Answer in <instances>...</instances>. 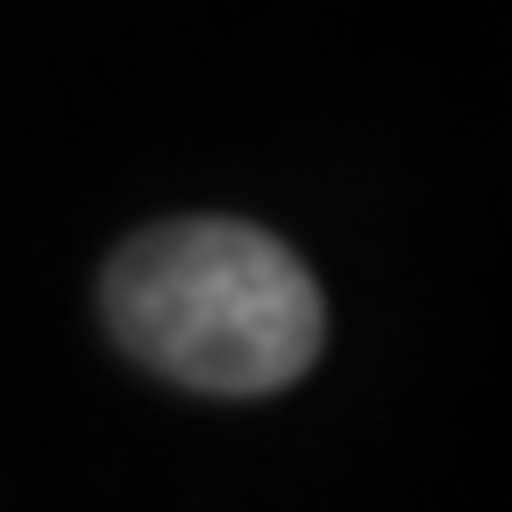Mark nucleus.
Here are the masks:
<instances>
[{"label": "nucleus", "mask_w": 512, "mask_h": 512, "mask_svg": "<svg viewBox=\"0 0 512 512\" xmlns=\"http://www.w3.org/2000/svg\"><path fill=\"white\" fill-rule=\"evenodd\" d=\"M100 306L114 342L143 370L221 399L285 392L328 342L313 271L278 235L214 214L121 242Z\"/></svg>", "instance_id": "nucleus-1"}]
</instances>
